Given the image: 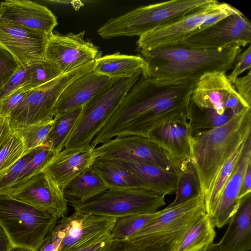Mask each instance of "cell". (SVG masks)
Masks as SVG:
<instances>
[{
	"instance_id": "1",
	"label": "cell",
	"mask_w": 251,
	"mask_h": 251,
	"mask_svg": "<svg viewBox=\"0 0 251 251\" xmlns=\"http://www.w3.org/2000/svg\"><path fill=\"white\" fill-rule=\"evenodd\" d=\"M194 84L158 85L141 75L93 139L94 148L120 135L148 137L159 126L187 121Z\"/></svg>"
},
{
	"instance_id": "2",
	"label": "cell",
	"mask_w": 251,
	"mask_h": 251,
	"mask_svg": "<svg viewBox=\"0 0 251 251\" xmlns=\"http://www.w3.org/2000/svg\"><path fill=\"white\" fill-rule=\"evenodd\" d=\"M137 50L146 64L142 75L155 83L196 85L206 73L233 68L242 49H194L175 44Z\"/></svg>"
},
{
	"instance_id": "3",
	"label": "cell",
	"mask_w": 251,
	"mask_h": 251,
	"mask_svg": "<svg viewBox=\"0 0 251 251\" xmlns=\"http://www.w3.org/2000/svg\"><path fill=\"white\" fill-rule=\"evenodd\" d=\"M251 136V107L235 114L224 125L192 134L190 161L205 197L221 169Z\"/></svg>"
},
{
	"instance_id": "4",
	"label": "cell",
	"mask_w": 251,
	"mask_h": 251,
	"mask_svg": "<svg viewBox=\"0 0 251 251\" xmlns=\"http://www.w3.org/2000/svg\"><path fill=\"white\" fill-rule=\"evenodd\" d=\"M211 0H172L142 6L109 19L97 30L103 39L141 36L169 25Z\"/></svg>"
},
{
	"instance_id": "5",
	"label": "cell",
	"mask_w": 251,
	"mask_h": 251,
	"mask_svg": "<svg viewBox=\"0 0 251 251\" xmlns=\"http://www.w3.org/2000/svg\"><path fill=\"white\" fill-rule=\"evenodd\" d=\"M205 213L201 193L177 205L166 207L127 239L139 241L146 251H175L189 229Z\"/></svg>"
},
{
	"instance_id": "6",
	"label": "cell",
	"mask_w": 251,
	"mask_h": 251,
	"mask_svg": "<svg viewBox=\"0 0 251 251\" xmlns=\"http://www.w3.org/2000/svg\"><path fill=\"white\" fill-rule=\"evenodd\" d=\"M58 219L47 210L0 195V226L13 246L37 251Z\"/></svg>"
},
{
	"instance_id": "7",
	"label": "cell",
	"mask_w": 251,
	"mask_h": 251,
	"mask_svg": "<svg viewBox=\"0 0 251 251\" xmlns=\"http://www.w3.org/2000/svg\"><path fill=\"white\" fill-rule=\"evenodd\" d=\"M142 73L140 71L131 77L116 80L84 104L64 148L90 145Z\"/></svg>"
},
{
	"instance_id": "8",
	"label": "cell",
	"mask_w": 251,
	"mask_h": 251,
	"mask_svg": "<svg viewBox=\"0 0 251 251\" xmlns=\"http://www.w3.org/2000/svg\"><path fill=\"white\" fill-rule=\"evenodd\" d=\"M94 65L95 61L90 62L30 90L7 118L12 131L53 119L56 103L64 90Z\"/></svg>"
},
{
	"instance_id": "9",
	"label": "cell",
	"mask_w": 251,
	"mask_h": 251,
	"mask_svg": "<svg viewBox=\"0 0 251 251\" xmlns=\"http://www.w3.org/2000/svg\"><path fill=\"white\" fill-rule=\"evenodd\" d=\"M165 196L145 189H108L85 202L71 205L75 211L117 218L155 212L165 204Z\"/></svg>"
},
{
	"instance_id": "10",
	"label": "cell",
	"mask_w": 251,
	"mask_h": 251,
	"mask_svg": "<svg viewBox=\"0 0 251 251\" xmlns=\"http://www.w3.org/2000/svg\"><path fill=\"white\" fill-rule=\"evenodd\" d=\"M251 42V22L238 9L209 27L195 30L177 44L194 49H216L231 46L241 48Z\"/></svg>"
},
{
	"instance_id": "11",
	"label": "cell",
	"mask_w": 251,
	"mask_h": 251,
	"mask_svg": "<svg viewBox=\"0 0 251 251\" xmlns=\"http://www.w3.org/2000/svg\"><path fill=\"white\" fill-rule=\"evenodd\" d=\"M85 31L78 33L49 35L44 59L55 64L61 74L86 65L102 56L99 48L84 39Z\"/></svg>"
},
{
	"instance_id": "12",
	"label": "cell",
	"mask_w": 251,
	"mask_h": 251,
	"mask_svg": "<svg viewBox=\"0 0 251 251\" xmlns=\"http://www.w3.org/2000/svg\"><path fill=\"white\" fill-rule=\"evenodd\" d=\"M94 152L96 158L147 162L176 173L165 154L148 137L136 135L117 136L97 146Z\"/></svg>"
},
{
	"instance_id": "13",
	"label": "cell",
	"mask_w": 251,
	"mask_h": 251,
	"mask_svg": "<svg viewBox=\"0 0 251 251\" xmlns=\"http://www.w3.org/2000/svg\"><path fill=\"white\" fill-rule=\"evenodd\" d=\"M229 4L211 0L176 21L139 37L136 50L179 44L204 21Z\"/></svg>"
},
{
	"instance_id": "14",
	"label": "cell",
	"mask_w": 251,
	"mask_h": 251,
	"mask_svg": "<svg viewBox=\"0 0 251 251\" xmlns=\"http://www.w3.org/2000/svg\"><path fill=\"white\" fill-rule=\"evenodd\" d=\"M116 218L75 211L64 217L56 227L63 233L57 251H68L110 234Z\"/></svg>"
},
{
	"instance_id": "15",
	"label": "cell",
	"mask_w": 251,
	"mask_h": 251,
	"mask_svg": "<svg viewBox=\"0 0 251 251\" xmlns=\"http://www.w3.org/2000/svg\"><path fill=\"white\" fill-rule=\"evenodd\" d=\"M0 21L48 36L58 25L46 6L28 0H6L0 2Z\"/></svg>"
},
{
	"instance_id": "16",
	"label": "cell",
	"mask_w": 251,
	"mask_h": 251,
	"mask_svg": "<svg viewBox=\"0 0 251 251\" xmlns=\"http://www.w3.org/2000/svg\"><path fill=\"white\" fill-rule=\"evenodd\" d=\"M47 37L0 21V47L11 54L21 66L44 59Z\"/></svg>"
},
{
	"instance_id": "17",
	"label": "cell",
	"mask_w": 251,
	"mask_h": 251,
	"mask_svg": "<svg viewBox=\"0 0 251 251\" xmlns=\"http://www.w3.org/2000/svg\"><path fill=\"white\" fill-rule=\"evenodd\" d=\"M8 196L47 210L58 219L67 213L68 201L64 192L43 172Z\"/></svg>"
},
{
	"instance_id": "18",
	"label": "cell",
	"mask_w": 251,
	"mask_h": 251,
	"mask_svg": "<svg viewBox=\"0 0 251 251\" xmlns=\"http://www.w3.org/2000/svg\"><path fill=\"white\" fill-rule=\"evenodd\" d=\"M191 134L187 121H174L154 129L148 138L163 151L177 174L190 162Z\"/></svg>"
},
{
	"instance_id": "19",
	"label": "cell",
	"mask_w": 251,
	"mask_h": 251,
	"mask_svg": "<svg viewBox=\"0 0 251 251\" xmlns=\"http://www.w3.org/2000/svg\"><path fill=\"white\" fill-rule=\"evenodd\" d=\"M94 149L91 145L64 148L54 155L42 172L64 192L72 180L91 166L96 158Z\"/></svg>"
},
{
	"instance_id": "20",
	"label": "cell",
	"mask_w": 251,
	"mask_h": 251,
	"mask_svg": "<svg viewBox=\"0 0 251 251\" xmlns=\"http://www.w3.org/2000/svg\"><path fill=\"white\" fill-rule=\"evenodd\" d=\"M251 162V136L246 140L240 159L220 198L212 217L214 226L222 228L228 224L242 201L239 198L246 168Z\"/></svg>"
},
{
	"instance_id": "21",
	"label": "cell",
	"mask_w": 251,
	"mask_h": 251,
	"mask_svg": "<svg viewBox=\"0 0 251 251\" xmlns=\"http://www.w3.org/2000/svg\"><path fill=\"white\" fill-rule=\"evenodd\" d=\"M118 79L109 78L93 70L82 75L61 94L55 106L54 116L83 106Z\"/></svg>"
},
{
	"instance_id": "22",
	"label": "cell",
	"mask_w": 251,
	"mask_h": 251,
	"mask_svg": "<svg viewBox=\"0 0 251 251\" xmlns=\"http://www.w3.org/2000/svg\"><path fill=\"white\" fill-rule=\"evenodd\" d=\"M235 89L226 73L213 72L205 74L195 85L191 100L198 106L211 109L219 114L228 111L226 104Z\"/></svg>"
},
{
	"instance_id": "23",
	"label": "cell",
	"mask_w": 251,
	"mask_h": 251,
	"mask_svg": "<svg viewBox=\"0 0 251 251\" xmlns=\"http://www.w3.org/2000/svg\"><path fill=\"white\" fill-rule=\"evenodd\" d=\"M251 197L245 198L228 224L217 243L220 251H249L251 250Z\"/></svg>"
},
{
	"instance_id": "24",
	"label": "cell",
	"mask_w": 251,
	"mask_h": 251,
	"mask_svg": "<svg viewBox=\"0 0 251 251\" xmlns=\"http://www.w3.org/2000/svg\"><path fill=\"white\" fill-rule=\"evenodd\" d=\"M91 167L102 178L108 189H145L157 192L115 160L98 157L95 159Z\"/></svg>"
},
{
	"instance_id": "25",
	"label": "cell",
	"mask_w": 251,
	"mask_h": 251,
	"mask_svg": "<svg viewBox=\"0 0 251 251\" xmlns=\"http://www.w3.org/2000/svg\"><path fill=\"white\" fill-rule=\"evenodd\" d=\"M116 161L151 185L157 192L166 195L175 192L177 180L176 172L147 162L131 160Z\"/></svg>"
},
{
	"instance_id": "26",
	"label": "cell",
	"mask_w": 251,
	"mask_h": 251,
	"mask_svg": "<svg viewBox=\"0 0 251 251\" xmlns=\"http://www.w3.org/2000/svg\"><path fill=\"white\" fill-rule=\"evenodd\" d=\"M146 66L139 55H127L117 52L101 56L95 61L93 70L112 79L130 77Z\"/></svg>"
},
{
	"instance_id": "27",
	"label": "cell",
	"mask_w": 251,
	"mask_h": 251,
	"mask_svg": "<svg viewBox=\"0 0 251 251\" xmlns=\"http://www.w3.org/2000/svg\"><path fill=\"white\" fill-rule=\"evenodd\" d=\"M108 189L102 178L90 166L67 185L64 194L72 205L85 202Z\"/></svg>"
},
{
	"instance_id": "28",
	"label": "cell",
	"mask_w": 251,
	"mask_h": 251,
	"mask_svg": "<svg viewBox=\"0 0 251 251\" xmlns=\"http://www.w3.org/2000/svg\"><path fill=\"white\" fill-rule=\"evenodd\" d=\"M214 228L205 213L189 229L175 251H202L213 243L216 234Z\"/></svg>"
},
{
	"instance_id": "29",
	"label": "cell",
	"mask_w": 251,
	"mask_h": 251,
	"mask_svg": "<svg viewBox=\"0 0 251 251\" xmlns=\"http://www.w3.org/2000/svg\"><path fill=\"white\" fill-rule=\"evenodd\" d=\"M82 107L54 116L52 127L43 145L49 148L55 153L64 149L79 118Z\"/></svg>"
},
{
	"instance_id": "30",
	"label": "cell",
	"mask_w": 251,
	"mask_h": 251,
	"mask_svg": "<svg viewBox=\"0 0 251 251\" xmlns=\"http://www.w3.org/2000/svg\"><path fill=\"white\" fill-rule=\"evenodd\" d=\"M235 115L230 110L219 114L214 110L199 107L190 99L187 121L191 133L193 134L221 126Z\"/></svg>"
},
{
	"instance_id": "31",
	"label": "cell",
	"mask_w": 251,
	"mask_h": 251,
	"mask_svg": "<svg viewBox=\"0 0 251 251\" xmlns=\"http://www.w3.org/2000/svg\"><path fill=\"white\" fill-rule=\"evenodd\" d=\"M245 143L234 152L223 166L211 190L208 194L204 197L205 212L210 219L214 213L223 190L240 159Z\"/></svg>"
},
{
	"instance_id": "32",
	"label": "cell",
	"mask_w": 251,
	"mask_h": 251,
	"mask_svg": "<svg viewBox=\"0 0 251 251\" xmlns=\"http://www.w3.org/2000/svg\"><path fill=\"white\" fill-rule=\"evenodd\" d=\"M175 193L174 201L167 207L177 205L202 193L199 178L191 161L177 173Z\"/></svg>"
},
{
	"instance_id": "33",
	"label": "cell",
	"mask_w": 251,
	"mask_h": 251,
	"mask_svg": "<svg viewBox=\"0 0 251 251\" xmlns=\"http://www.w3.org/2000/svg\"><path fill=\"white\" fill-rule=\"evenodd\" d=\"M161 212L162 210L151 213L117 218L110 233V237L112 240H126L137 233Z\"/></svg>"
},
{
	"instance_id": "34",
	"label": "cell",
	"mask_w": 251,
	"mask_h": 251,
	"mask_svg": "<svg viewBox=\"0 0 251 251\" xmlns=\"http://www.w3.org/2000/svg\"><path fill=\"white\" fill-rule=\"evenodd\" d=\"M62 75L57 67L45 59L29 65L25 80L18 90L28 91L43 85Z\"/></svg>"
},
{
	"instance_id": "35",
	"label": "cell",
	"mask_w": 251,
	"mask_h": 251,
	"mask_svg": "<svg viewBox=\"0 0 251 251\" xmlns=\"http://www.w3.org/2000/svg\"><path fill=\"white\" fill-rule=\"evenodd\" d=\"M12 132L9 138L0 147V178L27 153L21 137L17 132Z\"/></svg>"
},
{
	"instance_id": "36",
	"label": "cell",
	"mask_w": 251,
	"mask_h": 251,
	"mask_svg": "<svg viewBox=\"0 0 251 251\" xmlns=\"http://www.w3.org/2000/svg\"><path fill=\"white\" fill-rule=\"evenodd\" d=\"M55 154L49 148L42 145L33 158L26 164L14 185L5 195H9L21 187L31 177L42 172Z\"/></svg>"
},
{
	"instance_id": "37",
	"label": "cell",
	"mask_w": 251,
	"mask_h": 251,
	"mask_svg": "<svg viewBox=\"0 0 251 251\" xmlns=\"http://www.w3.org/2000/svg\"><path fill=\"white\" fill-rule=\"evenodd\" d=\"M53 123V119L27 126L12 131L22 138L27 152L43 145Z\"/></svg>"
},
{
	"instance_id": "38",
	"label": "cell",
	"mask_w": 251,
	"mask_h": 251,
	"mask_svg": "<svg viewBox=\"0 0 251 251\" xmlns=\"http://www.w3.org/2000/svg\"><path fill=\"white\" fill-rule=\"evenodd\" d=\"M41 146L32 150L24 155L0 178V195H5L12 188L26 164L37 153Z\"/></svg>"
},
{
	"instance_id": "39",
	"label": "cell",
	"mask_w": 251,
	"mask_h": 251,
	"mask_svg": "<svg viewBox=\"0 0 251 251\" xmlns=\"http://www.w3.org/2000/svg\"><path fill=\"white\" fill-rule=\"evenodd\" d=\"M20 66L11 54L0 47V88Z\"/></svg>"
},
{
	"instance_id": "40",
	"label": "cell",
	"mask_w": 251,
	"mask_h": 251,
	"mask_svg": "<svg viewBox=\"0 0 251 251\" xmlns=\"http://www.w3.org/2000/svg\"><path fill=\"white\" fill-rule=\"evenodd\" d=\"M29 65L20 66L0 88V100L8 97L22 86L25 80Z\"/></svg>"
},
{
	"instance_id": "41",
	"label": "cell",
	"mask_w": 251,
	"mask_h": 251,
	"mask_svg": "<svg viewBox=\"0 0 251 251\" xmlns=\"http://www.w3.org/2000/svg\"><path fill=\"white\" fill-rule=\"evenodd\" d=\"M232 72L226 75L230 83L233 84L235 80L244 72L251 70V46L241 52L237 57Z\"/></svg>"
},
{
	"instance_id": "42",
	"label": "cell",
	"mask_w": 251,
	"mask_h": 251,
	"mask_svg": "<svg viewBox=\"0 0 251 251\" xmlns=\"http://www.w3.org/2000/svg\"><path fill=\"white\" fill-rule=\"evenodd\" d=\"M30 90H17L8 97L0 100V116L8 118L11 113L25 99Z\"/></svg>"
},
{
	"instance_id": "43",
	"label": "cell",
	"mask_w": 251,
	"mask_h": 251,
	"mask_svg": "<svg viewBox=\"0 0 251 251\" xmlns=\"http://www.w3.org/2000/svg\"><path fill=\"white\" fill-rule=\"evenodd\" d=\"M233 85L237 93L251 106V71L247 74L236 79Z\"/></svg>"
},
{
	"instance_id": "44",
	"label": "cell",
	"mask_w": 251,
	"mask_h": 251,
	"mask_svg": "<svg viewBox=\"0 0 251 251\" xmlns=\"http://www.w3.org/2000/svg\"><path fill=\"white\" fill-rule=\"evenodd\" d=\"M103 251H145L138 241L112 240L109 246Z\"/></svg>"
},
{
	"instance_id": "45",
	"label": "cell",
	"mask_w": 251,
	"mask_h": 251,
	"mask_svg": "<svg viewBox=\"0 0 251 251\" xmlns=\"http://www.w3.org/2000/svg\"><path fill=\"white\" fill-rule=\"evenodd\" d=\"M111 241L112 239L109 234L68 251H103L109 246Z\"/></svg>"
},
{
	"instance_id": "46",
	"label": "cell",
	"mask_w": 251,
	"mask_h": 251,
	"mask_svg": "<svg viewBox=\"0 0 251 251\" xmlns=\"http://www.w3.org/2000/svg\"><path fill=\"white\" fill-rule=\"evenodd\" d=\"M63 236V233L55 226L37 251H57Z\"/></svg>"
},
{
	"instance_id": "47",
	"label": "cell",
	"mask_w": 251,
	"mask_h": 251,
	"mask_svg": "<svg viewBox=\"0 0 251 251\" xmlns=\"http://www.w3.org/2000/svg\"><path fill=\"white\" fill-rule=\"evenodd\" d=\"M251 162L247 165L243 178L239 198L243 201L251 196Z\"/></svg>"
},
{
	"instance_id": "48",
	"label": "cell",
	"mask_w": 251,
	"mask_h": 251,
	"mask_svg": "<svg viewBox=\"0 0 251 251\" xmlns=\"http://www.w3.org/2000/svg\"><path fill=\"white\" fill-rule=\"evenodd\" d=\"M7 118L0 116V147L12 133Z\"/></svg>"
},
{
	"instance_id": "49",
	"label": "cell",
	"mask_w": 251,
	"mask_h": 251,
	"mask_svg": "<svg viewBox=\"0 0 251 251\" xmlns=\"http://www.w3.org/2000/svg\"><path fill=\"white\" fill-rule=\"evenodd\" d=\"M12 247L9 237L0 226V251H8Z\"/></svg>"
},
{
	"instance_id": "50",
	"label": "cell",
	"mask_w": 251,
	"mask_h": 251,
	"mask_svg": "<svg viewBox=\"0 0 251 251\" xmlns=\"http://www.w3.org/2000/svg\"><path fill=\"white\" fill-rule=\"evenodd\" d=\"M202 251H220L217 244L211 243L207 246Z\"/></svg>"
},
{
	"instance_id": "51",
	"label": "cell",
	"mask_w": 251,
	"mask_h": 251,
	"mask_svg": "<svg viewBox=\"0 0 251 251\" xmlns=\"http://www.w3.org/2000/svg\"><path fill=\"white\" fill-rule=\"evenodd\" d=\"M8 251H33L31 250L21 247L13 246Z\"/></svg>"
}]
</instances>
